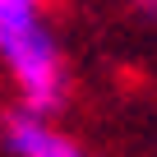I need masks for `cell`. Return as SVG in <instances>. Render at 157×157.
Returning <instances> with one entry per match:
<instances>
[{
	"mask_svg": "<svg viewBox=\"0 0 157 157\" xmlns=\"http://www.w3.org/2000/svg\"><path fill=\"white\" fill-rule=\"evenodd\" d=\"M5 148L10 157H88L69 134L51 129L42 116H28V111L5 116Z\"/></svg>",
	"mask_w": 157,
	"mask_h": 157,
	"instance_id": "2",
	"label": "cell"
},
{
	"mask_svg": "<svg viewBox=\"0 0 157 157\" xmlns=\"http://www.w3.org/2000/svg\"><path fill=\"white\" fill-rule=\"evenodd\" d=\"M37 14H42V0H0V28L19 19H37Z\"/></svg>",
	"mask_w": 157,
	"mask_h": 157,
	"instance_id": "3",
	"label": "cell"
},
{
	"mask_svg": "<svg viewBox=\"0 0 157 157\" xmlns=\"http://www.w3.org/2000/svg\"><path fill=\"white\" fill-rule=\"evenodd\" d=\"M0 60L14 74V88H19V111L28 116H51L60 111L65 102V60H60V46L51 37V28L37 19H23V23H5L0 28Z\"/></svg>",
	"mask_w": 157,
	"mask_h": 157,
	"instance_id": "1",
	"label": "cell"
}]
</instances>
